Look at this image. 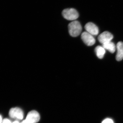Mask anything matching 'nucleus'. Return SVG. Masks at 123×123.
<instances>
[{"mask_svg":"<svg viewBox=\"0 0 123 123\" xmlns=\"http://www.w3.org/2000/svg\"><path fill=\"white\" fill-rule=\"evenodd\" d=\"M68 29L69 34L73 37H76L80 35L82 30L80 23L76 20L69 24Z\"/></svg>","mask_w":123,"mask_h":123,"instance_id":"nucleus-1","label":"nucleus"},{"mask_svg":"<svg viewBox=\"0 0 123 123\" xmlns=\"http://www.w3.org/2000/svg\"><path fill=\"white\" fill-rule=\"evenodd\" d=\"M62 14L65 19L69 21H75L79 16L78 12L74 8L65 9L62 11Z\"/></svg>","mask_w":123,"mask_h":123,"instance_id":"nucleus-2","label":"nucleus"},{"mask_svg":"<svg viewBox=\"0 0 123 123\" xmlns=\"http://www.w3.org/2000/svg\"><path fill=\"white\" fill-rule=\"evenodd\" d=\"M9 115L12 118L18 121L23 119L24 117V113L21 108L18 107L13 108L10 110Z\"/></svg>","mask_w":123,"mask_h":123,"instance_id":"nucleus-3","label":"nucleus"},{"mask_svg":"<svg viewBox=\"0 0 123 123\" xmlns=\"http://www.w3.org/2000/svg\"><path fill=\"white\" fill-rule=\"evenodd\" d=\"M81 38L85 44L87 46H93L95 43V40L93 35L86 31L82 33Z\"/></svg>","mask_w":123,"mask_h":123,"instance_id":"nucleus-4","label":"nucleus"},{"mask_svg":"<svg viewBox=\"0 0 123 123\" xmlns=\"http://www.w3.org/2000/svg\"><path fill=\"white\" fill-rule=\"evenodd\" d=\"M113 38V36L111 33L105 31L99 35L98 37L99 42L102 44L111 42Z\"/></svg>","mask_w":123,"mask_h":123,"instance_id":"nucleus-5","label":"nucleus"},{"mask_svg":"<svg viewBox=\"0 0 123 123\" xmlns=\"http://www.w3.org/2000/svg\"><path fill=\"white\" fill-rule=\"evenodd\" d=\"M40 116L39 114L35 111L29 112L27 115L26 119L31 123H37L39 121Z\"/></svg>","mask_w":123,"mask_h":123,"instance_id":"nucleus-6","label":"nucleus"},{"mask_svg":"<svg viewBox=\"0 0 123 123\" xmlns=\"http://www.w3.org/2000/svg\"><path fill=\"white\" fill-rule=\"evenodd\" d=\"M86 32L92 35H97L99 33L98 27L96 25L92 22L86 23L85 26Z\"/></svg>","mask_w":123,"mask_h":123,"instance_id":"nucleus-7","label":"nucleus"},{"mask_svg":"<svg viewBox=\"0 0 123 123\" xmlns=\"http://www.w3.org/2000/svg\"><path fill=\"white\" fill-rule=\"evenodd\" d=\"M116 49L117 53L116 55V59L117 61H121L123 59V43L119 42L117 44Z\"/></svg>","mask_w":123,"mask_h":123,"instance_id":"nucleus-8","label":"nucleus"},{"mask_svg":"<svg viewBox=\"0 0 123 123\" xmlns=\"http://www.w3.org/2000/svg\"><path fill=\"white\" fill-rule=\"evenodd\" d=\"M102 46L105 50H107L111 53H114L116 50V46L111 41L102 44Z\"/></svg>","mask_w":123,"mask_h":123,"instance_id":"nucleus-9","label":"nucleus"},{"mask_svg":"<svg viewBox=\"0 0 123 123\" xmlns=\"http://www.w3.org/2000/svg\"><path fill=\"white\" fill-rule=\"evenodd\" d=\"M95 50L97 57L99 59H102L103 58L105 53V50L103 46H97L95 48Z\"/></svg>","mask_w":123,"mask_h":123,"instance_id":"nucleus-10","label":"nucleus"},{"mask_svg":"<svg viewBox=\"0 0 123 123\" xmlns=\"http://www.w3.org/2000/svg\"><path fill=\"white\" fill-rule=\"evenodd\" d=\"M102 123H114V121L111 119L107 118L104 120Z\"/></svg>","mask_w":123,"mask_h":123,"instance_id":"nucleus-11","label":"nucleus"},{"mask_svg":"<svg viewBox=\"0 0 123 123\" xmlns=\"http://www.w3.org/2000/svg\"><path fill=\"white\" fill-rule=\"evenodd\" d=\"M2 123H12L9 119L6 118L3 120Z\"/></svg>","mask_w":123,"mask_h":123,"instance_id":"nucleus-12","label":"nucleus"},{"mask_svg":"<svg viewBox=\"0 0 123 123\" xmlns=\"http://www.w3.org/2000/svg\"><path fill=\"white\" fill-rule=\"evenodd\" d=\"M21 123H31L29 122L28 120H27L26 119H25V120H23Z\"/></svg>","mask_w":123,"mask_h":123,"instance_id":"nucleus-13","label":"nucleus"},{"mask_svg":"<svg viewBox=\"0 0 123 123\" xmlns=\"http://www.w3.org/2000/svg\"><path fill=\"white\" fill-rule=\"evenodd\" d=\"M2 121H3V119H2V116L0 115V123H2Z\"/></svg>","mask_w":123,"mask_h":123,"instance_id":"nucleus-14","label":"nucleus"},{"mask_svg":"<svg viewBox=\"0 0 123 123\" xmlns=\"http://www.w3.org/2000/svg\"><path fill=\"white\" fill-rule=\"evenodd\" d=\"M20 123V122H19L18 121V120H16V121H14V122H13V123Z\"/></svg>","mask_w":123,"mask_h":123,"instance_id":"nucleus-15","label":"nucleus"}]
</instances>
